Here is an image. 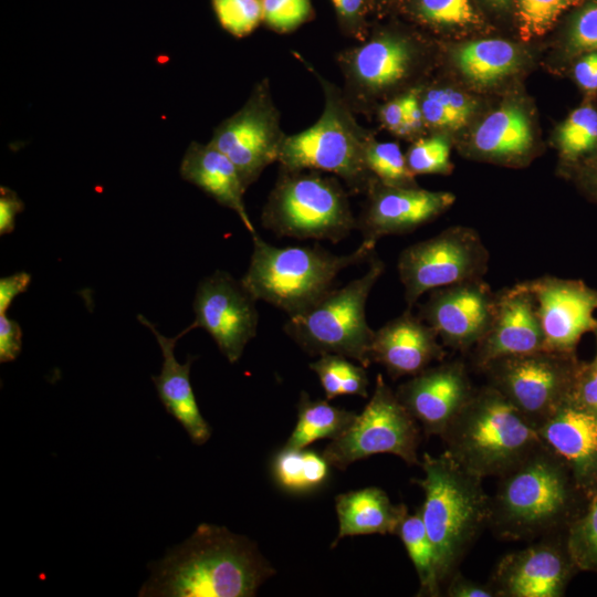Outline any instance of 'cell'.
<instances>
[{
	"mask_svg": "<svg viewBox=\"0 0 597 597\" xmlns=\"http://www.w3.org/2000/svg\"><path fill=\"white\" fill-rule=\"evenodd\" d=\"M384 271V262L371 255L364 275L289 316L284 332L310 355L338 354L367 368L375 331L366 320V302Z\"/></svg>",
	"mask_w": 597,
	"mask_h": 597,
	"instance_id": "ba28073f",
	"label": "cell"
},
{
	"mask_svg": "<svg viewBox=\"0 0 597 597\" xmlns=\"http://www.w3.org/2000/svg\"><path fill=\"white\" fill-rule=\"evenodd\" d=\"M589 496L565 462L544 444L499 478L489 526L502 540L535 541L566 533Z\"/></svg>",
	"mask_w": 597,
	"mask_h": 597,
	"instance_id": "7a4b0ae2",
	"label": "cell"
},
{
	"mask_svg": "<svg viewBox=\"0 0 597 597\" xmlns=\"http://www.w3.org/2000/svg\"><path fill=\"white\" fill-rule=\"evenodd\" d=\"M495 306L496 293L480 277L431 290L418 315L443 346L467 352L488 333Z\"/></svg>",
	"mask_w": 597,
	"mask_h": 597,
	"instance_id": "2e32d148",
	"label": "cell"
},
{
	"mask_svg": "<svg viewBox=\"0 0 597 597\" xmlns=\"http://www.w3.org/2000/svg\"><path fill=\"white\" fill-rule=\"evenodd\" d=\"M343 31L360 41L365 40V17L369 0H332Z\"/></svg>",
	"mask_w": 597,
	"mask_h": 597,
	"instance_id": "7bdbcfd3",
	"label": "cell"
},
{
	"mask_svg": "<svg viewBox=\"0 0 597 597\" xmlns=\"http://www.w3.org/2000/svg\"><path fill=\"white\" fill-rule=\"evenodd\" d=\"M415 60L412 42L391 32L376 33L339 52L337 62L344 75V95L353 111H366L381 95L402 84Z\"/></svg>",
	"mask_w": 597,
	"mask_h": 597,
	"instance_id": "4fadbf2b",
	"label": "cell"
},
{
	"mask_svg": "<svg viewBox=\"0 0 597 597\" xmlns=\"http://www.w3.org/2000/svg\"><path fill=\"white\" fill-rule=\"evenodd\" d=\"M253 251L243 285L255 297L293 316L318 302L338 273L369 261L375 243L362 241L348 254H334L320 247H275L252 234Z\"/></svg>",
	"mask_w": 597,
	"mask_h": 597,
	"instance_id": "5b68a950",
	"label": "cell"
},
{
	"mask_svg": "<svg viewBox=\"0 0 597 597\" xmlns=\"http://www.w3.org/2000/svg\"><path fill=\"white\" fill-rule=\"evenodd\" d=\"M420 465L423 476L413 480L425 494L419 511L443 586L489 526L491 496L483 489V479L461 467L447 451L437 457L425 453Z\"/></svg>",
	"mask_w": 597,
	"mask_h": 597,
	"instance_id": "3957f363",
	"label": "cell"
},
{
	"mask_svg": "<svg viewBox=\"0 0 597 597\" xmlns=\"http://www.w3.org/2000/svg\"><path fill=\"white\" fill-rule=\"evenodd\" d=\"M357 413L331 405L327 400L312 399L302 391L297 402V421L284 447L307 448L320 439L334 440L353 423Z\"/></svg>",
	"mask_w": 597,
	"mask_h": 597,
	"instance_id": "83f0119b",
	"label": "cell"
},
{
	"mask_svg": "<svg viewBox=\"0 0 597 597\" xmlns=\"http://www.w3.org/2000/svg\"><path fill=\"white\" fill-rule=\"evenodd\" d=\"M255 297L226 271H216L198 285L190 329L207 331L229 363H237L256 335L259 313Z\"/></svg>",
	"mask_w": 597,
	"mask_h": 597,
	"instance_id": "5bb4252c",
	"label": "cell"
},
{
	"mask_svg": "<svg viewBox=\"0 0 597 597\" xmlns=\"http://www.w3.org/2000/svg\"><path fill=\"white\" fill-rule=\"evenodd\" d=\"M472 145L475 151L488 158L520 159L526 156L533 146L530 119L517 105L501 106L475 128Z\"/></svg>",
	"mask_w": 597,
	"mask_h": 597,
	"instance_id": "484cf974",
	"label": "cell"
},
{
	"mask_svg": "<svg viewBox=\"0 0 597 597\" xmlns=\"http://www.w3.org/2000/svg\"><path fill=\"white\" fill-rule=\"evenodd\" d=\"M568 400L597 418V371L590 363L582 362Z\"/></svg>",
	"mask_w": 597,
	"mask_h": 597,
	"instance_id": "b9f144b4",
	"label": "cell"
},
{
	"mask_svg": "<svg viewBox=\"0 0 597 597\" xmlns=\"http://www.w3.org/2000/svg\"><path fill=\"white\" fill-rule=\"evenodd\" d=\"M576 167L578 182L597 201V148Z\"/></svg>",
	"mask_w": 597,
	"mask_h": 597,
	"instance_id": "f907efd6",
	"label": "cell"
},
{
	"mask_svg": "<svg viewBox=\"0 0 597 597\" xmlns=\"http://www.w3.org/2000/svg\"><path fill=\"white\" fill-rule=\"evenodd\" d=\"M577 572L563 533L504 555L489 583L496 597H562Z\"/></svg>",
	"mask_w": 597,
	"mask_h": 597,
	"instance_id": "9a60e30c",
	"label": "cell"
},
{
	"mask_svg": "<svg viewBox=\"0 0 597 597\" xmlns=\"http://www.w3.org/2000/svg\"><path fill=\"white\" fill-rule=\"evenodd\" d=\"M593 334L595 335V341H596V354H595L594 359L589 363L591 367L597 371V328L595 329Z\"/></svg>",
	"mask_w": 597,
	"mask_h": 597,
	"instance_id": "f5cc1de1",
	"label": "cell"
},
{
	"mask_svg": "<svg viewBox=\"0 0 597 597\" xmlns=\"http://www.w3.org/2000/svg\"><path fill=\"white\" fill-rule=\"evenodd\" d=\"M329 467L323 452L283 446L272 458L271 474L281 490L292 494H306L325 484Z\"/></svg>",
	"mask_w": 597,
	"mask_h": 597,
	"instance_id": "f1b7e54d",
	"label": "cell"
},
{
	"mask_svg": "<svg viewBox=\"0 0 597 597\" xmlns=\"http://www.w3.org/2000/svg\"><path fill=\"white\" fill-rule=\"evenodd\" d=\"M566 544L578 570L597 574V488L583 513L568 526Z\"/></svg>",
	"mask_w": 597,
	"mask_h": 597,
	"instance_id": "836d02e7",
	"label": "cell"
},
{
	"mask_svg": "<svg viewBox=\"0 0 597 597\" xmlns=\"http://www.w3.org/2000/svg\"><path fill=\"white\" fill-rule=\"evenodd\" d=\"M415 10L421 21L441 27H464L479 23L471 0H416Z\"/></svg>",
	"mask_w": 597,
	"mask_h": 597,
	"instance_id": "f35d334b",
	"label": "cell"
},
{
	"mask_svg": "<svg viewBox=\"0 0 597 597\" xmlns=\"http://www.w3.org/2000/svg\"><path fill=\"white\" fill-rule=\"evenodd\" d=\"M536 430L590 496L597 488V418L566 400Z\"/></svg>",
	"mask_w": 597,
	"mask_h": 597,
	"instance_id": "7402d4cb",
	"label": "cell"
},
{
	"mask_svg": "<svg viewBox=\"0 0 597 597\" xmlns=\"http://www.w3.org/2000/svg\"><path fill=\"white\" fill-rule=\"evenodd\" d=\"M526 282L535 296L545 349L576 354L582 337L597 328V290L583 280L553 275Z\"/></svg>",
	"mask_w": 597,
	"mask_h": 597,
	"instance_id": "e0dca14e",
	"label": "cell"
},
{
	"mask_svg": "<svg viewBox=\"0 0 597 597\" xmlns=\"http://www.w3.org/2000/svg\"><path fill=\"white\" fill-rule=\"evenodd\" d=\"M444 595L448 597H496L493 587L486 584L472 580L455 572L446 583Z\"/></svg>",
	"mask_w": 597,
	"mask_h": 597,
	"instance_id": "f6af8a7d",
	"label": "cell"
},
{
	"mask_svg": "<svg viewBox=\"0 0 597 597\" xmlns=\"http://www.w3.org/2000/svg\"><path fill=\"white\" fill-rule=\"evenodd\" d=\"M180 176L234 211L251 235L256 233L243 199L248 188L234 164L221 150L210 143H190L180 164Z\"/></svg>",
	"mask_w": 597,
	"mask_h": 597,
	"instance_id": "cb8c5ba5",
	"label": "cell"
},
{
	"mask_svg": "<svg viewBox=\"0 0 597 597\" xmlns=\"http://www.w3.org/2000/svg\"><path fill=\"white\" fill-rule=\"evenodd\" d=\"M454 61L469 81L489 86L517 69L520 54L509 41L484 39L461 45L454 53Z\"/></svg>",
	"mask_w": 597,
	"mask_h": 597,
	"instance_id": "4316f807",
	"label": "cell"
},
{
	"mask_svg": "<svg viewBox=\"0 0 597 597\" xmlns=\"http://www.w3.org/2000/svg\"><path fill=\"white\" fill-rule=\"evenodd\" d=\"M450 143L442 135L417 139L406 154L409 170L416 175H447L451 172Z\"/></svg>",
	"mask_w": 597,
	"mask_h": 597,
	"instance_id": "8d00e7d4",
	"label": "cell"
},
{
	"mask_svg": "<svg viewBox=\"0 0 597 597\" xmlns=\"http://www.w3.org/2000/svg\"><path fill=\"white\" fill-rule=\"evenodd\" d=\"M261 223L280 238L337 243L356 228L357 219L336 176L281 170L263 207Z\"/></svg>",
	"mask_w": 597,
	"mask_h": 597,
	"instance_id": "52a82bcc",
	"label": "cell"
},
{
	"mask_svg": "<svg viewBox=\"0 0 597 597\" xmlns=\"http://www.w3.org/2000/svg\"><path fill=\"white\" fill-rule=\"evenodd\" d=\"M220 25L230 34L243 38L263 21L261 0H210Z\"/></svg>",
	"mask_w": 597,
	"mask_h": 597,
	"instance_id": "74e56055",
	"label": "cell"
},
{
	"mask_svg": "<svg viewBox=\"0 0 597 597\" xmlns=\"http://www.w3.org/2000/svg\"><path fill=\"white\" fill-rule=\"evenodd\" d=\"M30 282L31 275L27 272L0 279V314L7 312L15 296L27 291Z\"/></svg>",
	"mask_w": 597,
	"mask_h": 597,
	"instance_id": "681fc988",
	"label": "cell"
},
{
	"mask_svg": "<svg viewBox=\"0 0 597 597\" xmlns=\"http://www.w3.org/2000/svg\"><path fill=\"white\" fill-rule=\"evenodd\" d=\"M419 440V423L378 374L368 404L349 428L327 444L323 454L339 470L379 453L397 455L410 465L420 464Z\"/></svg>",
	"mask_w": 597,
	"mask_h": 597,
	"instance_id": "9c48e42d",
	"label": "cell"
},
{
	"mask_svg": "<svg viewBox=\"0 0 597 597\" xmlns=\"http://www.w3.org/2000/svg\"><path fill=\"white\" fill-rule=\"evenodd\" d=\"M335 509L338 533L332 547L347 536L396 534L408 514L405 504H394L387 493L376 486L338 494Z\"/></svg>",
	"mask_w": 597,
	"mask_h": 597,
	"instance_id": "d4e9b609",
	"label": "cell"
},
{
	"mask_svg": "<svg viewBox=\"0 0 597 597\" xmlns=\"http://www.w3.org/2000/svg\"><path fill=\"white\" fill-rule=\"evenodd\" d=\"M23 201L15 191L8 187L0 188V234H8L14 230L15 217L22 212Z\"/></svg>",
	"mask_w": 597,
	"mask_h": 597,
	"instance_id": "7dc6e473",
	"label": "cell"
},
{
	"mask_svg": "<svg viewBox=\"0 0 597 597\" xmlns=\"http://www.w3.org/2000/svg\"><path fill=\"white\" fill-rule=\"evenodd\" d=\"M489 259L480 234L462 226L407 247L397 264L407 308L431 290L483 277Z\"/></svg>",
	"mask_w": 597,
	"mask_h": 597,
	"instance_id": "8fae6325",
	"label": "cell"
},
{
	"mask_svg": "<svg viewBox=\"0 0 597 597\" xmlns=\"http://www.w3.org/2000/svg\"><path fill=\"white\" fill-rule=\"evenodd\" d=\"M574 77L586 92L597 91V51L582 54L574 65Z\"/></svg>",
	"mask_w": 597,
	"mask_h": 597,
	"instance_id": "c3c4849f",
	"label": "cell"
},
{
	"mask_svg": "<svg viewBox=\"0 0 597 597\" xmlns=\"http://www.w3.org/2000/svg\"><path fill=\"white\" fill-rule=\"evenodd\" d=\"M580 0H517L516 15L524 40L545 34L563 12Z\"/></svg>",
	"mask_w": 597,
	"mask_h": 597,
	"instance_id": "d590c367",
	"label": "cell"
},
{
	"mask_svg": "<svg viewBox=\"0 0 597 597\" xmlns=\"http://www.w3.org/2000/svg\"><path fill=\"white\" fill-rule=\"evenodd\" d=\"M303 64L321 83L324 108L312 126L285 135L277 158L281 170L327 172L339 178L350 192L366 191L375 178L365 164V151L374 137L358 124L344 93L308 63Z\"/></svg>",
	"mask_w": 597,
	"mask_h": 597,
	"instance_id": "8992f818",
	"label": "cell"
},
{
	"mask_svg": "<svg viewBox=\"0 0 597 597\" xmlns=\"http://www.w3.org/2000/svg\"><path fill=\"white\" fill-rule=\"evenodd\" d=\"M556 144L562 159L576 166L597 148V109L591 105L575 108L557 129Z\"/></svg>",
	"mask_w": 597,
	"mask_h": 597,
	"instance_id": "1f68e13d",
	"label": "cell"
},
{
	"mask_svg": "<svg viewBox=\"0 0 597 597\" xmlns=\"http://www.w3.org/2000/svg\"><path fill=\"white\" fill-rule=\"evenodd\" d=\"M284 138L280 113L264 78L243 106L214 128L209 143L229 157L248 188L269 165L277 161Z\"/></svg>",
	"mask_w": 597,
	"mask_h": 597,
	"instance_id": "7c38bea8",
	"label": "cell"
},
{
	"mask_svg": "<svg viewBox=\"0 0 597 597\" xmlns=\"http://www.w3.org/2000/svg\"><path fill=\"white\" fill-rule=\"evenodd\" d=\"M573 53L597 51V1L585 4L574 17L568 31Z\"/></svg>",
	"mask_w": 597,
	"mask_h": 597,
	"instance_id": "60d3db41",
	"label": "cell"
},
{
	"mask_svg": "<svg viewBox=\"0 0 597 597\" xmlns=\"http://www.w3.org/2000/svg\"><path fill=\"white\" fill-rule=\"evenodd\" d=\"M465 470L500 478L543 444L536 428L496 388H476L440 437Z\"/></svg>",
	"mask_w": 597,
	"mask_h": 597,
	"instance_id": "277c9868",
	"label": "cell"
},
{
	"mask_svg": "<svg viewBox=\"0 0 597 597\" xmlns=\"http://www.w3.org/2000/svg\"><path fill=\"white\" fill-rule=\"evenodd\" d=\"M489 4H491L494 8L503 9L506 8L511 0H485Z\"/></svg>",
	"mask_w": 597,
	"mask_h": 597,
	"instance_id": "816d5d0a",
	"label": "cell"
},
{
	"mask_svg": "<svg viewBox=\"0 0 597 597\" xmlns=\"http://www.w3.org/2000/svg\"><path fill=\"white\" fill-rule=\"evenodd\" d=\"M461 360L441 362L411 376L395 391L427 436H439L475 391Z\"/></svg>",
	"mask_w": 597,
	"mask_h": 597,
	"instance_id": "d6986e66",
	"label": "cell"
},
{
	"mask_svg": "<svg viewBox=\"0 0 597 597\" xmlns=\"http://www.w3.org/2000/svg\"><path fill=\"white\" fill-rule=\"evenodd\" d=\"M396 535L401 540L419 579L418 596L438 597L442 593L437 557L420 511L402 520Z\"/></svg>",
	"mask_w": 597,
	"mask_h": 597,
	"instance_id": "f546056e",
	"label": "cell"
},
{
	"mask_svg": "<svg viewBox=\"0 0 597 597\" xmlns=\"http://www.w3.org/2000/svg\"><path fill=\"white\" fill-rule=\"evenodd\" d=\"M420 106L427 126L458 129L467 124L474 111V101L448 87L420 88Z\"/></svg>",
	"mask_w": 597,
	"mask_h": 597,
	"instance_id": "d6a6232c",
	"label": "cell"
},
{
	"mask_svg": "<svg viewBox=\"0 0 597 597\" xmlns=\"http://www.w3.org/2000/svg\"><path fill=\"white\" fill-rule=\"evenodd\" d=\"M378 118L385 128L399 136L406 119V92L379 105Z\"/></svg>",
	"mask_w": 597,
	"mask_h": 597,
	"instance_id": "bcb514c9",
	"label": "cell"
},
{
	"mask_svg": "<svg viewBox=\"0 0 597 597\" xmlns=\"http://www.w3.org/2000/svg\"><path fill=\"white\" fill-rule=\"evenodd\" d=\"M22 348V329L7 314H0V363L17 359Z\"/></svg>",
	"mask_w": 597,
	"mask_h": 597,
	"instance_id": "ee69618b",
	"label": "cell"
},
{
	"mask_svg": "<svg viewBox=\"0 0 597 597\" xmlns=\"http://www.w3.org/2000/svg\"><path fill=\"white\" fill-rule=\"evenodd\" d=\"M368 171L381 184L390 187H417L415 175L409 170L406 155L394 142L373 139L365 151Z\"/></svg>",
	"mask_w": 597,
	"mask_h": 597,
	"instance_id": "e575fe53",
	"label": "cell"
},
{
	"mask_svg": "<svg viewBox=\"0 0 597 597\" xmlns=\"http://www.w3.org/2000/svg\"><path fill=\"white\" fill-rule=\"evenodd\" d=\"M444 357L436 331L410 308L374 333L371 362L384 366L391 379L415 376Z\"/></svg>",
	"mask_w": 597,
	"mask_h": 597,
	"instance_id": "44dd1931",
	"label": "cell"
},
{
	"mask_svg": "<svg viewBox=\"0 0 597 597\" xmlns=\"http://www.w3.org/2000/svg\"><path fill=\"white\" fill-rule=\"evenodd\" d=\"M148 568L140 597H251L274 574L253 541L208 523Z\"/></svg>",
	"mask_w": 597,
	"mask_h": 597,
	"instance_id": "6da1fadb",
	"label": "cell"
},
{
	"mask_svg": "<svg viewBox=\"0 0 597 597\" xmlns=\"http://www.w3.org/2000/svg\"><path fill=\"white\" fill-rule=\"evenodd\" d=\"M310 368L317 375L327 400L345 395L368 397L369 379L366 367L354 364L345 356L321 355L310 364Z\"/></svg>",
	"mask_w": 597,
	"mask_h": 597,
	"instance_id": "4dcf8cb0",
	"label": "cell"
},
{
	"mask_svg": "<svg viewBox=\"0 0 597 597\" xmlns=\"http://www.w3.org/2000/svg\"><path fill=\"white\" fill-rule=\"evenodd\" d=\"M137 318L153 332L161 349V371L158 376H151L160 402L182 426L192 443L203 444L211 437V427L199 410L190 383V368L197 357L188 356L186 363L180 364L175 356L177 341L188 332L185 329L169 338L161 335L143 315Z\"/></svg>",
	"mask_w": 597,
	"mask_h": 597,
	"instance_id": "603a6c76",
	"label": "cell"
},
{
	"mask_svg": "<svg viewBox=\"0 0 597 597\" xmlns=\"http://www.w3.org/2000/svg\"><path fill=\"white\" fill-rule=\"evenodd\" d=\"M580 364L576 354L543 349L495 359L481 371L537 429L568 400Z\"/></svg>",
	"mask_w": 597,
	"mask_h": 597,
	"instance_id": "30bf717a",
	"label": "cell"
},
{
	"mask_svg": "<svg viewBox=\"0 0 597 597\" xmlns=\"http://www.w3.org/2000/svg\"><path fill=\"white\" fill-rule=\"evenodd\" d=\"M356 228L363 241L377 243L386 235L408 233L447 211L455 200L449 191L390 187L374 178Z\"/></svg>",
	"mask_w": 597,
	"mask_h": 597,
	"instance_id": "ac0fdd59",
	"label": "cell"
},
{
	"mask_svg": "<svg viewBox=\"0 0 597 597\" xmlns=\"http://www.w3.org/2000/svg\"><path fill=\"white\" fill-rule=\"evenodd\" d=\"M545 349V338L535 296L526 281L496 293V306L485 336L473 347L478 369L509 356Z\"/></svg>",
	"mask_w": 597,
	"mask_h": 597,
	"instance_id": "ffe728a7",
	"label": "cell"
},
{
	"mask_svg": "<svg viewBox=\"0 0 597 597\" xmlns=\"http://www.w3.org/2000/svg\"><path fill=\"white\" fill-rule=\"evenodd\" d=\"M263 21L276 32H291L312 15L310 0H261Z\"/></svg>",
	"mask_w": 597,
	"mask_h": 597,
	"instance_id": "ab89813d",
	"label": "cell"
}]
</instances>
